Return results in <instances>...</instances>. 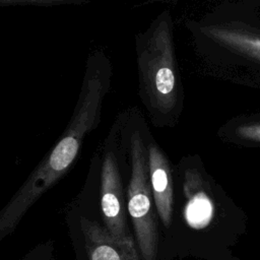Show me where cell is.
<instances>
[{"label":"cell","mask_w":260,"mask_h":260,"mask_svg":"<svg viewBox=\"0 0 260 260\" xmlns=\"http://www.w3.org/2000/svg\"><path fill=\"white\" fill-rule=\"evenodd\" d=\"M112 65L102 50L92 52L71 119L55 145L0 210V241L11 234L26 211L70 169L85 136L101 121L103 102L110 90Z\"/></svg>","instance_id":"6da1fadb"},{"label":"cell","mask_w":260,"mask_h":260,"mask_svg":"<svg viewBox=\"0 0 260 260\" xmlns=\"http://www.w3.org/2000/svg\"><path fill=\"white\" fill-rule=\"evenodd\" d=\"M141 100L152 116L169 115L178 101V85L169 16L161 15L136 37Z\"/></svg>","instance_id":"7a4b0ae2"},{"label":"cell","mask_w":260,"mask_h":260,"mask_svg":"<svg viewBox=\"0 0 260 260\" xmlns=\"http://www.w3.org/2000/svg\"><path fill=\"white\" fill-rule=\"evenodd\" d=\"M129 146L131 175L127 189V210L133 222L142 260H156L158 236L152 209L147 149L138 130L131 133Z\"/></svg>","instance_id":"3957f363"},{"label":"cell","mask_w":260,"mask_h":260,"mask_svg":"<svg viewBox=\"0 0 260 260\" xmlns=\"http://www.w3.org/2000/svg\"><path fill=\"white\" fill-rule=\"evenodd\" d=\"M107 139L101 173V210L107 231L115 238L130 237L126 220L125 196L117 155Z\"/></svg>","instance_id":"277c9868"},{"label":"cell","mask_w":260,"mask_h":260,"mask_svg":"<svg viewBox=\"0 0 260 260\" xmlns=\"http://www.w3.org/2000/svg\"><path fill=\"white\" fill-rule=\"evenodd\" d=\"M80 228L89 260H141L132 236L115 238L104 225L85 217Z\"/></svg>","instance_id":"5b68a950"},{"label":"cell","mask_w":260,"mask_h":260,"mask_svg":"<svg viewBox=\"0 0 260 260\" xmlns=\"http://www.w3.org/2000/svg\"><path fill=\"white\" fill-rule=\"evenodd\" d=\"M146 149L152 197L160 220L166 228H169L173 214V182L170 165L156 144L149 143Z\"/></svg>","instance_id":"8992f818"},{"label":"cell","mask_w":260,"mask_h":260,"mask_svg":"<svg viewBox=\"0 0 260 260\" xmlns=\"http://www.w3.org/2000/svg\"><path fill=\"white\" fill-rule=\"evenodd\" d=\"M203 32L215 42L260 61V36L222 26H208Z\"/></svg>","instance_id":"52a82bcc"},{"label":"cell","mask_w":260,"mask_h":260,"mask_svg":"<svg viewBox=\"0 0 260 260\" xmlns=\"http://www.w3.org/2000/svg\"><path fill=\"white\" fill-rule=\"evenodd\" d=\"M237 134L246 140L260 142V124H244L237 128Z\"/></svg>","instance_id":"ba28073f"}]
</instances>
